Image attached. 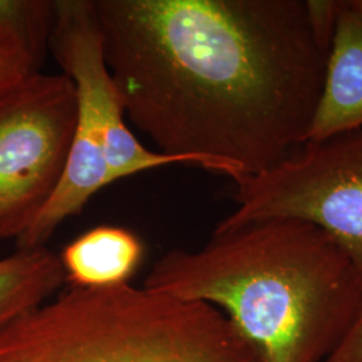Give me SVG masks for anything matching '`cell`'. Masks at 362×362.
<instances>
[{"label":"cell","mask_w":362,"mask_h":362,"mask_svg":"<svg viewBox=\"0 0 362 362\" xmlns=\"http://www.w3.org/2000/svg\"><path fill=\"white\" fill-rule=\"evenodd\" d=\"M125 116L238 184L306 143L329 49L308 0H94Z\"/></svg>","instance_id":"obj_1"},{"label":"cell","mask_w":362,"mask_h":362,"mask_svg":"<svg viewBox=\"0 0 362 362\" xmlns=\"http://www.w3.org/2000/svg\"><path fill=\"white\" fill-rule=\"evenodd\" d=\"M144 287L221 311L262 362H325L362 314V274L336 240L296 219L216 227L170 250Z\"/></svg>","instance_id":"obj_2"},{"label":"cell","mask_w":362,"mask_h":362,"mask_svg":"<svg viewBox=\"0 0 362 362\" xmlns=\"http://www.w3.org/2000/svg\"><path fill=\"white\" fill-rule=\"evenodd\" d=\"M0 362H262L221 311L146 287H69L0 330Z\"/></svg>","instance_id":"obj_3"},{"label":"cell","mask_w":362,"mask_h":362,"mask_svg":"<svg viewBox=\"0 0 362 362\" xmlns=\"http://www.w3.org/2000/svg\"><path fill=\"white\" fill-rule=\"evenodd\" d=\"M49 50L77 95V124L57 191L18 248L46 246L67 218L79 214L98 191L144 170L185 165L180 157L148 149L125 121V110L105 58L94 0H55Z\"/></svg>","instance_id":"obj_4"},{"label":"cell","mask_w":362,"mask_h":362,"mask_svg":"<svg viewBox=\"0 0 362 362\" xmlns=\"http://www.w3.org/2000/svg\"><path fill=\"white\" fill-rule=\"evenodd\" d=\"M230 228L296 219L329 233L362 274V128L309 140L276 167L235 184Z\"/></svg>","instance_id":"obj_5"},{"label":"cell","mask_w":362,"mask_h":362,"mask_svg":"<svg viewBox=\"0 0 362 362\" xmlns=\"http://www.w3.org/2000/svg\"><path fill=\"white\" fill-rule=\"evenodd\" d=\"M77 124L64 74L28 78L0 98V239L26 233L62 180Z\"/></svg>","instance_id":"obj_6"},{"label":"cell","mask_w":362,"mask_h":362,"mask_svg":"<svg viewBox=\"0 0 362 362\" xmlns=\"http://www.w3.org/2000/svg\"><path fill=\"white\" fill-rule=\"evenodd\" d=\"M362 128V0H338L320 103L308 140Z\"/></svg>","instance_id":"obj_7"},{"label":"cell","mask_w":362,"mask_h":362,"mask_svg":"<svg viewBox=\"0 0 362 362\" xmlns=\"http://www.w3.org/2000/svg\"><path fill=\"white\" fill-rule=\"evenodd\" d=\"M143 257V242L136 233L116 226H98L70 242L59 259L71 287L101 288L127 285Z\"/></svg>","instance_id":"obj_8"},{"label":"cell","mask_w":362,"mask_h":362,"mask_svg":"<svg viewBox=\"0 0 362 362\" xmlns=\"http://www.w3.org/2000/svg\"><path fill=\"white\" fill-rule=\"evenodd\" d=\"M64 282L59 255L46 246L18 248L0 259V330L45 303Z\"/></svg>","instance_id":"obj_9"},{"label":"cell","mask_w":362,"mask_h":362,"mask_svg":"<svg viewBox=\"0 0 362 362\" xmlns=\"http://www.w3.org/2000/svg\"><path fill=\"white\" fill-rule=\"evenodd\" d=\"M54 19L52 0H0V28L25 39L40 62L49 50Z\"/></svg>","instance_id":"obj_10"},{"label":"cell","mask_w":362,"mask_h":362,"mask_svg":"<svg viewBox=\"0 0 362 362\" xmlns=\"http://www.w3.org/2000/svg\"><path fill=\"white\" fill-rule=\"evenodd\" d=\"M40 65L25 39L0 28V98L39 73Z\"/></svg>","instance_id":"obj_11"},{"label":"cell","mask_w":362,"mask_h":362,"mask_svg":"<svg viewBox=\"0 0 362 362\" xmlns=\"http://www.w3.org/2000/svg\"><path fill=\"white\" fill-rule=\"evenodd\" d=\"M325 362H362V314L336 351Z\"/></svg>","instance_id":"obj_12"}]
</instances>
